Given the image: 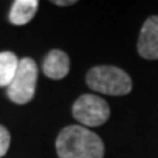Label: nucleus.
Here are the masks:
<instances>
[{"mask_svg": "<svg viewBox=\"0 0 158 158\" xmlns=\"http://www.w3.org/2000/svg\"><path fill=\"white\" fill-rule=\"evenodd\" d=\"M59 158H103L104 144L96 133L83 125H69L59 132L56 142Z\"/></svg>", "mask_w": 158, "mask_h": 158, "instance_id": "1", "label": "nucleus"}, {"mask_svg": "<svg viewBox=\"0 0 158 158\" xmlns=\"http://www.w3.org/2000/svg\"><path fill=\"white\" fill-rule=\"evenodd\" d=\"M88 87L104 95L123 96L132 91V79L128 74L115 66H96L87 73Z\"/></svg>", "mask_w": 158, "mask_h": 158, "instance_id": "2", "label": "nucleus"}, {"mask_svg": "<svg viewBox=\"0 0 158 158\" xmlns=\"http://www.w3.org/2000/svg\"><path fill=\"white\" fill-rule=\"evenodd\" d=\"M38 77L37 63L32 58H23L13 81L8 86V98L16 104H27L33 99Z\"/></svg>", "mask_w": 158, "mask_h": 158, "instance_id": "3", "label": "nucleus"}, {"mask_svg": "<svg viewBox=\"0 0 158 158\" xmlns=\"http://www.w3.org/2000/svg\"><path fill=\"white\" fill-rule=\"evenodd\" d=\"M111 111L107 102L100 96L85 94L79 96L73 106V116L83 125L99 127L110 118Z\"/></svg>", "mask_w": 158, "mask_h": 158, "instance_id": "4", "label": "nucleus"}, {"mask_svg": "<svg viewBox=\"0 0 158 158\" xmlns=\"http://www.w3.org/2000/svg\"><path fill=\"white\" fill-rule=\"evenodd\" d=\"M138 54L145 59H158V16L144 23L137 42Z\"/></svg>", "mask_w": 158, "mask_h": 158, "instance_id": "5", "label": "nucleus"}, {"mask_svg": "<svg viewBox=\"0 0 158 158\" xmlns=\"http://www.w3.org/2000/svg\"><path fill=\"white\" fill-rule=\"evenodd\" d=\"M42 70L44 74L50 79H56L57 81V79L65 78L69 74V70H70L69 56L65 52L58 50V49L49 52L45 61H44Z\"/></svg>", "mask_w": 158, "mask_h": 158, "instance_id": "6", "label": "nucleus"}, {"mask_svg": "<svg viewBox=\"0 0 158 158\" xmlns=\"http://www.w3.org/2000/svg\"><path fill=\"white\" fill-rule=\"evenodd\" d=\"M37 9V0H16L9 12V21L13 25H25L34 17Z\"/></svg>", "mask_w": 158, "mask_h": 158, "instance_id": "7", "label": "nucleus"}, {"mask_svg": "<svg viewBox=\"0 0 158 158\" xmlns=\"http://www.w3.org/2000/svg\"><path fill=\"white\" fill-rule=\"evenodd\" d=\"M19 59L12 52L0 53V87H8L16 75Z\"/></svg>", "mask_w": 158, "mask_h": 158, "instance_id": "8", "label": "nucleus"}, {"mask_svg": "<svg viewBox=\"0 0 158 158\" xmlns=\"http://www.w3.org/2000/svg\"><path fill=\"white\" fill-rule=\"evenodd\" d=\"M11 145V135L6 127L0 125V157H3Z\"/></svg>", "mask_w": 158, "mask_h": 158, "instance_id": "9", "label": "nucleus"}, {"mask_svg": "<svg viewBox=\"0 0 158 158\" xmlns=\"http://www.w3.org/2000/svg\"><path fill=\"white\" fill-rule=\"evenodd\" d=\"M54 4H57V6H73V4H75V0H67V2H62V0H56V2H53Z\"/></svg>", "mask_w": 158, "mask_h": 158, "instance_id": "10", "label": "nucleus"}]
</instances>
